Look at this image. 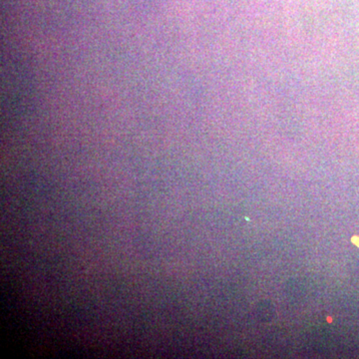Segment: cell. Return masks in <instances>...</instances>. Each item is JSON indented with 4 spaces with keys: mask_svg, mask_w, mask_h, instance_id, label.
Here are the masks:
<instances>
[{
    "mask_svg": "<svg viewBox=\"0 0 359 359\" xmlns=\"http://www.w3.org/2000/svg\"><path fill=\"white\" fill-rule=\"evenodd\" d=\"M352 242H353V244H356V246H359V237H352Z\"/></svg>",
    "mask_w": 359,
    "mask_h": 359,
    "instance_id": "6da1fadb",
    "label": "cell"
}]
</instances>
